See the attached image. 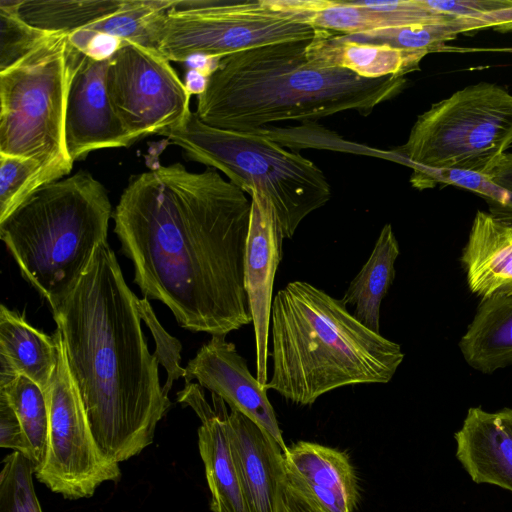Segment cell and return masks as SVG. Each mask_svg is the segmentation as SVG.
I'll use <instances>...</instances> for the list:
<instances>
[{
	"label": "cell",
	"instance_id": "obj_3",
	"mask_svg": "<svg viewBox=\"0 0 512 512\" xmlns=\"http://www.w3.org/2000/svg\"><path fill=\"white\" fill-rule=\"evenodd\" d=\"M309 41L220 58L197 96V117L211 127L254 132L272 122L317 121L349 110L367 116L407 86L405 77L367 79L344 68L313 65L306 56Z\"/></svg>",
	"mask_w": 512,
	"mask_h": 512
},
{
	"label": "cell",
	"instance_id": "obj_25",
	"mask_svg": "<svg viewBox=\"0 0 512 512\" xmlns=\"http://www.w3.org/2000/svg\"><path fill=\"white\" fill-rule=\"evenodd\" d=\"M494 28L512 32V7L485 14L454 15L441 23L382 30L379 40L395 48L431 53L441 51L445 43L458 35Z\"/></svg>",
	"mask_w": 512,
	"mask_h": 512
},
{
	"label": "cell",
	"instance_id": "obj_2",
	"mask_svg": "<svg viewBox=\"0 0 512 512\" xmlns=\"http://www.w3.org/2000/svg\"><path fill=\"white\" fill-rule=\"evenodd\" d=\"M138 300L105 241L52 310L95 440L117 463L153 443L171 404L141 328Z\"/></svg>",
	"mask_w": 512,
	"mask_h": 512
},
{
	"label": "cell",
	"instance_id": "obj_37",
	"mask_svg": "<svg viewBox=\"0 0 512 512\" xmlns=\"http://www.w3.org/2000/svg\"><path fill=\"white\" fill-rule=\"evenodd\" d=\"M487 177L512 192V153H506Z\"/></svg>",
	"mask_w": 512,
	"mask_h": 512
},
{
	"label": "cell",
	"instance_id": "obj_20",
	"mask_svg": "<svg viewBox=\"0 0 512 512\" xmlns=\"http://www.w3.org/2000/svg\"><path fill=\"white\" fill-rule=\"evenodd\" d=\"M460 261L471 293L512 297V222L478 210Z\"/></svg>",
	"mask_w": 512,
	"mask_h": 512
},
{
	"label": "cell",
	"instance_id": "obj_29",
	"mask_svg": "<svg viewBox=\"0 0 512 512\" xmlns=\"http://www.w3.org/2000/svg\"><path fill=\"white\" fill-rule=\"evenodd\" d=\"M410 181L418 189L446 183L471 190L487 200L492 215L512 222V192L485 175L460 170L413 169Z\"/></svg>",
	"mask_w": 512,
	"mask_h": 512
},
{
	"label": "cell",
	"instance_id": "obj_16",
	"mask_svg": "<svg viewBox=\"0 0 512 512\" xmlns=\"http://www.w3.org/2000/svg\"><path fill=\"white\" fill-rule=\"evenodd\" d=\"M213 407L203 387L190 382L177 393V400L191 407L201 421L198 448L211 494L212 512H248L227 435L225 402L212 394Z\"/></svg>",
	"mask_w": 512,
	"mask_h": 512
},
{
	"label": "cell",
	"instance_id": "obj_15",
	"mask_svg": "<svg viewBox=\"0 0 512 512\" xmlns=\"http://www.w3.org/2000/svg\"><path fill=\"white\" fill-rule=\"evenodd\" d=\"M225 423L247 511L286 512L282 448L238 411H226Z\"/></svg>",
	"mask_w": 512,
	"mask_h": 512
},
{
	"label": "cell",
	"instance_id": "obj_24",
	"mask_svg": "<svg viewBox=\"0 0 512 512\" xmlns=\"http://www.w3.org/2000/svg\"><path fill=\"white\" fill-rule=\"evenodd\" d=\"M400 248L391 224L383 226L375 246L359 273L350 282L342 302L353 307V316L380 333V307L395 278Z\"/></svg>",
	"mask_w": 512,
	"mask_h": 512
},
{
	"label": "cell",
	"instance_id": "obj_35",
	"mask_svg": "<svg viewBox=\"0 0 512 512\" xmlns=\"http://www.w3.org/2000/svg\"><path fill=\"white\" fill-rule=\"evenodd\" d=\"M430 8L452 15L485 14L512 7V0H424Z\"/></svg>",
	"mask_w": 512,
	"mask_h": 512
},
{
	"label": "cell",
	"instance_id": "obj_4",
	"mask_svg": "<svg viewBox=\"0 0 512 512\" xmlns=\"http://www.w3.org/2000/svg\"><path fill=\"white\" fill-rule=\"evenodd\" d=\"M271 377L265 384L294 404L349 385L386 384L404 359L401 346L359 322L342 300L304 282L273 299Z\"/></svg>",
	"mask_w": 512,
	"mask_h": 512
},
{
	"label": "cell",
	"instance_id": "obj_33",
	"mask_svg": "<svg viewBox=\"0 0 512 512\" xmlns=\"http://www.w3.org/2000/svg\"><path fill=\"white\" fill-rule=\"evenodd\" d=\"M68 39L80 52L97 61L110 60L123 42L118 37L86 29L70 33Z\"/></svg>",
	"mask_w": 512,
	"mask_h": 512
},
{
	"label": "cell",
	"instance_id": "obj_38",
	"mask_svg": "<svg viewBox=\"0 0 512 512\" xmlns=\"http://www.w3.org/2000/svg\"><path fill=\"white\" fill-rule=\"evenodd\" d=\"M208 77L198 70L190 68L185 76L184 84L191 95L198 96L205 91Z\"/></svg>",
	"mask_w": 512,
	"mask_h": 512
},
{
	"label": "cell",
	"instance_id": "obj_14",
	"mask_svg": "<svg viewBox=\"0 0 512 512\" xmlns=\"http://www.w3.org/2000/svg\"><path fill=\"white\" fill-rule=\"evenodd\" d=\"M110 60L97 61L81 53L69 86L64 136L74 162L94 150L127 147L133 142L117 118L106 87Z\"/></svg>",
	"mask_w": 512,
	"mask_h": 512
},
{
	"label": "cell",
	"instance_id": "obj_5",
	"mask_svg": "<svg viewBox=\"0 0 512 512\" xmlns=\"http://www.w3.org/2000/svg\"><path fill=\"white\" fill-rule=\"evenodd\" d=\"M112 216L104 185L81 170L36 189L0 219V237L22 276L54 310L107 241Z\"/></svg>",
	"mask_w": 512,
	"mask_h": 512
},
{
	"label": "cell",
	"instance_id": "obj_8",
	"mask_svg": "<svg viewBox=\"0 0 512 512\" xmlns=\"http://www.w3.org/2000/svg\"><path fill=\"white\" fill-rule=\"evenodd\" d=\"M512 145V94L480 82L419 115L396 152L413 169L460 170L488 176Z\"/></svg>",
	"mask_w": 512,
	"mask_h": 512
},
{
	"label": "cell",
	"instance_id": "obj_30",
	"mask_svg": "<svg viewBox=\"0 0 512 512\" xmlns=\"http://www.w3.org/2000/svg\"><path fill=\"white\" fill-rule=\"evenodd\" d=\"M21 1L0 0V72L18 63L52 35L19 16Z\"/></svg>",
	"mask_w": 512,
	"mask_h": 512
},
{
	"label": "cell",
	"instance_id": "obj_1",
	"mask_svg": "<svg viewBox=\"0 0 512 512\" xmlns=\"http://www.w3.org/2000/svg\"><path fill=\"white\" fill-rule=\"evenodd\" d=\"M251 201L218 170L157 165L133 176L113 212L121 251L146 298L192 332L252 322L245 288Z\"/></svg>",
	"mask_w": 512,
	"mask_h": 512
},
{
	"label": "cell",
	"instance_id": "obj_31",
	"mask_svg": "<svg viewBox=\"0 0 512 512\" xmlns=\"http://www.w3.org/2000/svg\"><path fill=\"white\" fill-rule=\"evenodd\" d=\"M2 464L0 512H42L33 483V463L23 454L12 451Z\"/></svg>",
	"mask_w": 512,
	"mask_h": 512
},
{
	"label": "cell",
	"instance_id": "obj_28",
	"mask_svg": "<svg viewBox=\"0 0 512 512\" xmlns=\"http://www.w3.org/2000/svg\"><path fill=\"white\" fill-rule=\"evenodd\" d=\"M68 174L62 168L46 166L32 158L0 154V219L36 189Z\"/></svg>",
	"mask_w": 512,
	"mask_h": 512
},
{
	"label": "cell",
	"instance_id": "obj_27",
	"mask_svg": "<svg viewBox=\"0 0 512 512\" xmlns=\"http://www.w3.org/2000/svg\"><path fill=\"white\" fill-rule=\"evenodd\" d=\"M3 396L17 415L29 447V460L35 470L46 455L49 431V407L46 392L24 375L0 384Z\"/></svg>",
	"mask_w": 512,
	"mask_h": 512
},
{
	"label": "cell",
	"instance_id": "obj_9",
	"mask_svg": "<svg viewBox=\"0 0 512 512\" xmlns=\"http://www.w3.org/2000/svg\"><path fill=\"white\" fill-rule=\"evenodd\" d=\"M317 30L274 9L268 0H175L149 29L152 48L174 62L309 41Z\"/></svg>",
	"mask_w": 512,
	"mask_h": 512
},
{
	"label": "cell",
	"instance_id": "obj_22",
	"mask_svg": "<svg viewBox=\"0 0 512 512\" xmlns=\"http://www.w3.org/2000/svg\"><path fill=\"white\" fill-rule=\"evenodd\" d=\"M59 358L56 333L31 326L25 317L0 307V384L24 375L47 390Z\"/></svg>",
	"mask_w": 512,
	"mask_h": 512
},
{
	"label": "cell",
	"instance_id": "obj_13",
	"mask_svg": "<svg viewBox=\"0 0 512 512\" xmlns=\"http://www.w3.org/2000/svg\"><path fill=\"white\" fill-rule=\"evenodd\" d=\"M251 211L245 255V288L256 344V378L268 381V338L275 274L282 259L285 239L266 195L252 189Z\"/></svg>",
	"mask_w": 512,
	"mask_h": 512
},
{
	"label": "cell",
	"instance_id": "obj_19",
	"mask_svg": "<svg viewBox=\"0 0 512 512\" xmlns=\"http://www.w3.org/2000/svg\"><path fill=\"white\" fill-rule=\"evenodd\" d=\"M454 438L456 458L475 483L512 492V408L470 407Z\"/></svg>",
	"mask_w": 512,
	"mask_h": 512
},
{
	"label": "cell",
	"instance_id": "obj_6",
	"mask_svg": "<svg viewBox=\"0 0 512 512\" xmlns=\"http://www.w3.org/2000/svg\"><path fill=\"white\" fill-rule=\"evenodd\" d=\"M159 135L180 147L190 160L223 172L245 193L263 192L284 238H292L302 220L331 198L330 184L316 164L287 151L261 130L211 127L190 111Z\"/></svg>",
	"mask_w": 512,
	"mask_h": 512
},
{
	"label": "cell",
	"instance_id": "obj_7",
	"mask_svg": "<svg viewBox=\"0 0 512 512\" xmlns=\"http://www.w3.org/2000/svg\"><path fill=\"white\" fill-rule=\"evenodd\" d=\"M82 52L66 34H52L0 72V154L35 159L69 173L65 145L67 96Z\"/></svg>",
	"mask_w": 512,
	"mask_h": 512
},
{
	"label": "cell",
	"instance_id": "obj_18",
	"mask_svg": "<svg viewBox=\"0 0 512 512\" xmlns=\"http://www.w3.org/2000/svg\"><path fill=\"white\" fill-rule=\"evenodd\" d=\"M276 10L297 22L340 34H357L378 29L415 26L423 12L411 0H268Z\"/></svg>",
	"mask_w": 512,
	"mask_h": 512
},
{
	"label": "cell",
	"instance_id": "obj_11",
	"mask_svg": "<svg viewBox=\"0 0 512 512\" xmlns=\"http://www.w3.org/2000/svg\"><path fill=\"white\" fill-rule=\"evenodd\" d=\"M106 87L112 108L134 143L179 123L190 97L175 69L156 49L123 40L109 61Z\"/></svg>",
	"mask_w": 512,
	"mask_h": 512
},
{
	"label": "cell",
	"instance_id": "obj_36",
	"mask_svg": "<svg viewBox=\"0 0 512 512\" xmlns=\"http://www.w3.org/2000/svg\"><path fill=\"white\" fill-rule=\"evenodd\" d=\"M286 512H324L311 498L303 495L286 483L285 489Z\"/></svg>",
	"mask_w": 512,
	"mask_h": 512
},
{
	"label": "cell",
	"instance_id": "obj_12",
	"mask_svg": "<svg viewBox=\"0 0 512 512\" xmlns=\"http://www.w3.org/2000/svg\"><path fill=\"white\" fill-rule=\"evenodd\" d=\"M186 369L185 384H198L220 397L231 410L238 411L270 434L287 449L282 431L268 399V389L248 369L246 360L226 336L212 335L191 359Z\"/></svg>",
	"mask_w": 512,
	"mask_h": 512
},
{
	"label": "cell",
	"instance_id": "obj_17",
	"mask_svg": "<svg viewBox=\"0 0 512 512\" xmlns=\"http://www.w3.org/2000/svg\"><path fill=\"white\" fill-rule=\"evenodd\" d=\"M286 483L324 512H354L359 500L355 469L346 452L297 441L283 452Z\"/></svg>",
	"mask_w": 512,
	"mask_h": 512
},
{
	"label": "cell",
	"instance_id": "obj_10",
	"mask_svg": "<svg viewBox=\"0 0 512 512\" xmlns=\"http://www.w3.org/2000/svg\"><path fill=\"white\" fill-rule=\"evenodd\" d=\"M59 358L47 388L49 431L45 459L37 480L67 499L91 497L104 482L116 481L119 463L97 444L68 367L60 331H55Z\"/></svg>",
	"mask_w": 512,
	"mask_h": 512
},
{
	"label": "cell",
	"instance_id": "obj_34",
	"mask_svg": "<svg viewBox=\"0 0 512 512\" xmlns=\"http://www.w3.org/2000/svg\"><path fill=\"white\" fill-rule=\"evenodd\" d=\"M0 447L19 452L29 459V447L17 415L0 395Z\"/></svg>",
	"mask_w": 512,
	"mask_h": 512
},
{
	"label": "cell",
	"instance_id": "obj_23",
	"mask_svg": "<svg viewBox=\"0 0 512 512\" xmlns=\"http://www.w3.org/2000/svg\"><path fill=\"white\" fill-rule=\"evenodd\" d=\"M458 345L466 363L483 374L512 365V297L481 299Z\"/></svg>",
	"mask_w": 512,
	"mask_h": 512
},
{
	"label": "cell",
	"instance_id": "obj_26",
	"mask_svg": "<svg viewBox=\"0 0 512 512\" xmlns=\"http://www.w3.org/2000/svg\"><path fill=\"white\" fill-rule=\"evenodd\" d=\"M128 0L36 1L22 0L19 16L50 34L69 35L121 11Z\"/></svg>",
	"mask_w": 512,
	"mask_h": 512
},
{
	"label": "cell",
	"instance_id": "obj_21",
	"mask_svg": "<svg viewBox=\"0 0 512 512\" xmlns=\"http://www.w3.org/2000/svg\"><path fill=\"white\" fill-rule=\"evenodd\" d=\"M426 55L422 51L357 42L324 29H318L306 46V56L311 64L344 68L367 79L404 77L419 70V64Z\"/></svg>",
	"mask_w": 512,
	"mask_h": 512
},
{
	"label": "cell",
	"instance_id": "obj_32",
	"mask_svg": "<svg viewBox=\"0 0 512 512\" xmlns=\"http://www.w3.org/2000/svg\"><path fill=\"white\" fill-rule=\"evenodd\" d=\"M138 309L142 321L153 335L155 341L153 354L159 365L166 371L167 378L163 385V392L168 396L174 381L186 376V369L180 366L182 345L177 338L163 328L146 297L138 300Z\"/></svg>",
	"mask_w": 512,
	"mask_h": 512
}]
</instances>
